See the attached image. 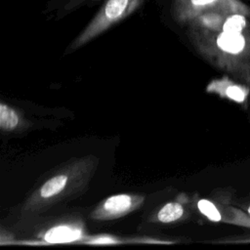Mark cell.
<instances>
[{
    "instance_id": "1",
    "label": "cell",
    "mask_w": 250,
    "mask_h": 250,
    "mask_svg": "<svg viewBox=\"0 0 250 250\" xmlns=\"http://www.w3.org/2000/svg\"><path fill=\"white\" fill-rule=\"evenodd\" d=\"M93 168V162L88 159L78 160L64 167L62 171L49 178L31 194L25 201L22 211H38L62 200L66 195L72 194L79 188H83L86 185Z\"/></svg>"
},
{
    "instance_id": "8",
    "label": "cell",
    "mask_w": 250,
    "mask_h": 250,
    "mask_svg": "<svg viewBox=\"0 0 250 250\" xmlns=\"http://www.w3.org/2000/svg\"><path fill=\"white\" fill-rule=\"evenodd\" d=\"M245 24H246V21L242 16L234 15L226 21V22L224 23L223 29L225 32L240 33L243 27L245 26Z\"/></svg>"
},
{
    "instance_id": "5",
    "label": "cell",
    "mask_w": 250,
    "mask_h": 250,
    "mask_svg": "<svg viewBox=\"0 0 250 250\" xmlns=\"http://www.w3.org/2000/svg\"><path fill=\"white\" fill-rule=\"evenodd\" d=\"M184 215V208L181 203L172 201L162 206L156 215V220L163 224H169L180 220Z\"/></svg>"
},
{
    "instance_id": "2",
    "label": "cell",
    "mask_w": 250,
    "mask_h": 250,
    "mask_svg": "<svg viewBox=\"0 0 250 250\" xmlns=\"http://www.w3.org/2000/svg\"><path fill=\"white\" fill-rule=\"evenodd\" d=\"M144 200L145 197L139 194H114L103 200L94 209L91 217L100 221L118 219L141 207Z\"/></svg>"
},
{
    "instance_id": "6",
    "label": "cell",
    "mask_w": 250,
    "mask_h": 250,
    "mask_svg": "<svg viewBox=\"0 0 250 250\" xmlns=\"http://www.w3.org/2000/svg\"><path fill=\"white\" fill-rule=\"evenodd\" d=\"M20 118L18 113L11 106L0 104V128L3 131L10 132L16 129L19 125Z\"/></svg>"
},
{
    "instance_id": "7",
    "label": "cell",
    "mask_w": 250,
    "mask_h": 250,
    "mask_svg": "<svg viewBox=\"0 0 250 250\" xmlns=\"http://www.w3.org/2000/svg\"><path fill=\"white\" fill-rule=\"evenodd\" d=\"M197 207L199 209V211L206 216L209 220L213 221V222H219L221 221L222 217L221 214L219 212V210L217 209V207L209 200L207 199H200L197 202Z\"/></svg>"
},
{
    "instance_id": "9",
    "label": "cell",
    "mask_w": 250,
    "mask_h": 250,
    "mask_svg": "<svg viewBox=\"0 0 250 250\" xmlns=\"http://www.w3.org/2000/svg\"><path fill=\"white\" fill-rule=\"evenodd\" d=\"M226 95L233 100V101H236V102H243L244 99H245V93L244 91L238 87V86H235V85H230L229 86L226 91H225Z\"/></svg>"
},
{
    "instance_id": "10",
    "label": "cell",
    "mask_w": 250,
    "mask_h": 250,
    "mask_svg": "<svg viewBox=\"0 0 250 250\" xmlns=\"http://www.w3.org/2000/svg\"><path fill=\"white\" fill-rule=\"evenodd\" d=\"M215 0H191V3L195 6H202V5H207L210 4L212 2H214Z\"/></svg>"
},
{
    "instance_id": "4",
    "label": "cell",
    "mask_w": 250,
    "mask_h": 250,
    "mask_svg": "<svg viewBox=\"0 0 250 250\" xmlns=\"http://www.w3.org/2000/svg\"><path fill=\"white\" fill-rule=\"evenodd\" d=\"M217 45L220 49L230 54H237L244 48L245 40L240 33L223 32L217 39Z\"/></svg>"
},
{
    "instance_id": "3",
    "label": "cell",
    "mask_w": 250,
    "mask_h": 250,
    "mask_svg": "<svg viewBox=\"0 0 250 250\" xmlns=\"http://www.w3.org/2000/svg\"><path fill=\"white\" fill-rule=\"evenodd\" d=\"M83 236L82 229L78 225H59L48 229L44 240L48 243H68L79 240Z\"/></svg>"
},
{
    "instance_id": "11",
    "label": "cell",
    "mask_w": 250,
    "mask_h": 250,
    "mask_svg": "<svg viewBox=\"0 0 250 250\" xmlns=\"http://www.w3.org/2000/svg\"><path fill=\"white\" fill-rule=\"evenodd\" d=\"M248 212H249V214H250V206H249V208H248Z\"/></svg>"
}]
</instances>
